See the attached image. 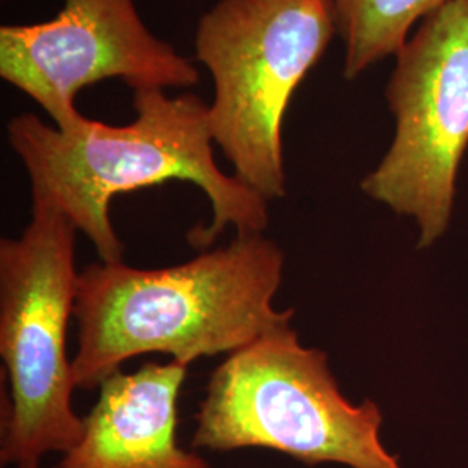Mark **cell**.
Returning <instances> with one entry per match:
<instances>
[{
    "label": "cell",
    "mask_w": 468,
    "mask_h": 468,
    "mask_svg": "<svg viewBox=\"0 0 468 468\" xmlns=\"http://www.w3.org/2000/svg\"><path fill=\"white\" fill-rule=\"evenodd\" d=\"M452 0H334L346 46L344 77L354 80L408 42L411 28Z\"/></svg>",
    "instance_id": "9c48e42d"
},
{
    "label": "cell",
    "mask_w": 468,
    "mask_h": 468,
    "mask_svg": "<svg viewBox=\"0 0 468 468\" xmlns=\"http://www.w3.org/2000/svg\"><path fill=\"white\" fill-rule=\"evenodd\" d=\"M283 271L284 253L266 233L234 234L228 245L168 268L89 264L79 274L73 311L77 388L98 390L144 354L189 367L290 324L293 309L274 307Z\"/></svg>",
    "instance_id": "7a4b0ae2"
},
{
    "label": "cell",
    "mask_w": 468,
    "mask_h": 468,
    "mask_svg": "<svg viewBox=\"0 0 468 468\" xmlns=\"http://www.w3.org/2000/svg\"><path fill=\"white\" fill-rule=\"evenodd\" d=\"M133 104L135 120L127 125L82 117L58 129L32 113L11 118L7 141L28 174L32 203L68 218L101 262L123 261L112 200L170 181L191 183L210 201L208 224L186 234L193 249L208 250L229 226L234 234L266 233L269 201L218 168L205 101L153 89L134 92Z\"/></svg>",
    "instance_id": "6da1fadb"
},
{
    "label": "cell",
    "mask_w": 468,
    "mask_h": 468,
    "mask_svg": "<svg viewBox=\"0 0 468 468\" xmlns=\"http://www.w3.org/2000/svg\"><path fill=\"white\" fill-rule=\"evenodd\" d=\"M75 226L56 208L32 203L17 238L0 239V357L7 380L0 462L21 465L67 452L84 432L73 411L68 326L79 274Z\"/></svg>",
    "instance_id": "5b68a950"
},
{
    "label": "cell",
    "mask_w": 468,
    "mask_h": 468,
    "mask_svg": "<svg viewBox=\"0 0 468 468\" xmlns=\"http://www.w3.org/2000/svg\"><path fill=\"white\" fill-rule=\"evenodd\" d=\"M40 467V462H27V463H21L16 465L15 468H38Z\"/></svg>",
    "instance_id": "30bf717a"
},
{
    "label": "cell",
    "mask_w": 468,
    "mask_h": 468,
    "mask_svg": "<svg viewBox=\"0 0 468 468\" xmlns=\"http://www.w3.org/2000/svg\"><path fill=\"white\" fill-rule=\"evenodd\" d=\"M187 367L144 363L101 384L84 432L52 468H212L177 441Z\"/></svg>",
    "instance_id": "ba28073f"
},
{
    "label": "cell",
    "mask_w": 468,
    "mask_h": 468,
    "mask_svg": "<svg viewBox=\"0 0 468 468\" xmlns=\"http://www.w3.org/2000/svg\"><path fill=\"white\" fill-rule=\"evenodd\" d=\"M382 421L375 402L347 401L326 352L303 347L292 324H284L214 369L191 446L269 450L307 465L401 468L380 441Z\"/></svg>",
    "instance_id": "3957f363"
},
{
    "label": "cell",
    "mask_w": 468,
    "mask_h": 468,
    "mask_svg": "<svg viewBox=\"0 0 468 468\" xmlns=\"http://www.w3.org/2000/svg\"><path fill=\"white\" fill-rule=\"evenodd\" d=\"M0 77L25 92L58 129L84 117L75 100L120 79L134 92L198 82L195 63L151 34L134 0H65L58 16L0 28Z\"/></svg>",
    "instance_id": "52a82bcc"
},
{
    "label": "cell",
    "mask_w": 468,
    "mask_h": 468,
    "mask_svg": "<svg viewBox=\"0 0 468 468\" xmlns=\"http://www.w3.org/2000/svg\"><path fill=\"white\" fill-rule=\"evenodd\" d=\"M336 34L334 0H218L200 17L197 58L212 75L214 144L266 201L286 195L284 115Z\"/></svg>",
    "instance_id": "277c9868"
},
{
    "label": "cell",
    "mask_w": 468,
    "mask_h": 468,
    "mask_svg": "<svg viewBox=\"0 0 468 468\" xmlns=\"http://www.w3.org/2000/svg\"><path fill=\"white\" fill-rule=\"evenodd\" d=\"M385 98L396 134L361 187L396 214L417 218L423 249L450 224L468 148V0H452L420 21L396 54Z\"/></svg>",
    "instance_id": "8992f818"
}]
</instances>
